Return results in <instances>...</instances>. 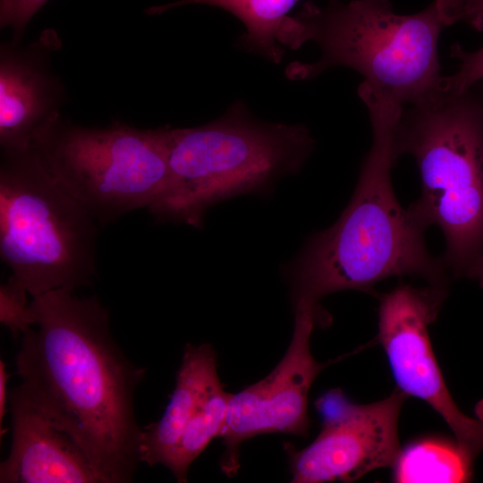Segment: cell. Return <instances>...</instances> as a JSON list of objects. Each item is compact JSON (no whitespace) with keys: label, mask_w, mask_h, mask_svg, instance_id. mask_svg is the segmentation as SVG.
I'll list each match as a JSON object with an SVG mask.
<instances>
[{"label":"cell","mask_w":483,"mask_h":483,"mask_svg":"<svg viewBox=\"0 0 483 483\" xmlns=\"http://www.w3.org/2000/svg\"><path fill=\"white\" fill-rule=\"evenodd\" d=\"M15 358L31 402L81 449L101 483H128L140 462L135 391L146 369L115 343L97 296L53 290L30 303Z\"/></svg>","instance_id":"1"},{"label":"cell","mask_w":483,"mask_h":483,"mask_svg":"<svg viewBox=\"0 0 483 483\" xmlns=\"http://www.w3.org/2000/svg\"><path fill=\"white\" fill-rule=\"evenodd\" d=\"M358 94L366 105L372 141L351 201L329 228L312 235L292 261L295 298L318 305L323 297L344 290L370 292L393 276H414L447 284L442 257L429 253L428 227L394 191L391 172L402 104L362 82ZM294 298V299H295Z\"/></svg>","instance_id":"2"},{"label":"cell","mask_w":483,"mask_h":483,"mask_svg":"<svg viewBox=\"0 0 483 483\" xmlns=\"http://www.w3.org/2000/svg\"><path fill=\"white\" fill-rule=\"evenodd\" d=\"M394 147L416 161L421 191L409 207L442 231L448 270L483 287V89L441 85L402 109Z\"/></svg>","instance_id":"3"},{"label":"cell","mask_w":483,"mask_h":483,"mask_svg":"<svg viewBox=\"0 0 483 483\" xmlns=\"http://www.w3.org/2000/svg\"><path fill=\"white\" fill-rule=\"evenodd\" d=\"M445 26L435 1L417 13L402 15L389 0H329L326 7L308 3L286 17L276 39L291 49L308 41L320 48L317 62L287 66L290 80H309L345 66L362 75L372 89L412 105L441 87L438 38Z\"/></svg>","instance_id":"4"},{"label":"cell","mask_w":483,"mask_h":483,"mask_svg":"<svg viewBox=\"0 0 483 483\" xmlns=\"http://www.w3.org/2000/svg\"><path fill=\"white\" fill-rule=\"evenodd\" d=\"M313 144L306 126L258 121L236 102L209 123L169 129L168 181L148 208L159 220L199 227L211 206L297 173Z\"/></svg>","instance_id":"5"},{"label":"cell","mask_w":483,"mask_h":483,"mask_svg":"<svg viewBox=\"0 0 483 483\" xmlns=\"http://www.w3.org/2000/svg\"><path fill=\"white\" fill-rule=\"evenodd\" d=\"M97 222L34 151L5 154L0 170V257L33 297L74 292L97 277Z\"/></svg>","instance_id":"6"},{"label":"cell","mask_w":483,"mask_h":483,"mask_svg":"<svg viewBox=\"0 0 483 483\" xmlns=\"http://www.w3.org/2000/svg\"><path fill=\"white\" fill-rule=\"evenodd\" d=\"M169 129L55 125L33 150L58 184L104 225L148 208L164 191Z\"/></svg>","instance_id":"7"},{"label":"cell","mask_w":483,"mask_h":483,"mask_svg":"<svg viewBox=\"0 0 483 483\" xmlns=\"http://www.w3.org/2000/svg\"><path fill=\"white\" fill-rule=\"evenodd\" d=\"M447 284H400L380 297L377 339L394 378L407 396L417 397L441 416L460 451L471 462L483 451V417L461 411L445 383L430 343L429 325L446 296Z\"/></svg>","instance_id":"8"},{"label":"cell","mask_w":483,"mask_h":483,"mask_svg":"<svg viewBox=\"0 0 483 483\" xmlns=\"http://www.w3.org/2000/svg\"><path fill=\"white\" fill-rule=\"evenodd\" d=\"M406 397L396 388L381 401L356 404L340 389L323 394L315 402L323 418L316 439L301 450L284 445L292 482H352L375 470L393 468L402 451L398 420Z\"/></svg>","instance_id":"9"},{"label":"cell","mask_w":483,"mask_h":483,"mask_svg":"<svg viewBox=\"0 0 483 483\" xmlns=\"http://www.w3.org/2000/svg\"><path fill=\"white\" fill-rule=\"evenodd\" d=\"M318 307L310 300L294 299V329L284 356L265 378L233 394L220 436L225 446L220 463L227 476L239 469V446L244 440L267 433L308 435L309 391L327 366L318 362L309 348Z\"/></svg>","instance_id":"10"},{"label":"cell","mask_w":483,"mask_h":483,"mask_svg":"<svg viewBox=\"0 0 483 483\" xmlns=\"http://www.w3.org/2000/svg\"><path fill=\"white\" fill-rule=\"evenodd\" d=\"M8 397L12 445L0 465L1 483H101L79 445L43 414L21 385Z\"/></svg>","instance_id":"11"},{"label":"cell","mask_w":483,"mask_h":483,"mask_svg":"<svg viewBox=\"0 0 483 483\" xmlns=\"http://www.w3.org/2000/svg\"><path fill=\"white\" fill-rule=\"evenodd\" d=\"M216 374V354L210 344L185 345L175 387L164 414L141 429L140 462L148 466L165 464L194 415L208 384Z\"/></svg>","instance_id":"12"},{"label":"cell","mask_w":483,"mask_h":483,"mask_svg":"<svg viewBox=\"0 0 483 483\" xmlns=\"http://www.w3.org/2000/svg\"><path fill=\"white\" fill-rule=\"evenodd\" d=\"M47 86L26 64L3 57L0 69V141L5 154L33 150L56 125L47 113Z\"/></svg>","instance_id":"13"},{"label":"cell","mask_w":483,"mask_h":483,"mask_svg":"<svg viewBox=\"0 0 483 483\" xmlns=\"http://www.w3.org/2000/svg\"><path fill=\"white\" fill-rule=\"evenodd\" d=\"M299 0H181L153 6L147 13L157 14L186 4H208L220 7L237 17L245 26L239 42L247 51L259 54L274 63L284 55L276 35L289 11Z\"/></svg>","instance_id":"14"},{"label":"cell","mask_w":483,"mask_h":483,"mask_svg":"<svg viewBox=\"0 0 483 483\" xmlns=\"http://www.w3.org/2000/svg\"><path fill=\"white\" fill-rule=\"evenodd\" d=\"M233 394L225 391L217 374L208 384L194 415L165 464L178 482L187 481L191 464L213 438L221 436Z\"/></svg>","instance_id":"15"},{"label":"cell","mask_w":483,"mask_h":483,"mask_svg":"<svg viewBox=\"0 0 483 483\" xmlns=\"http://www.w3.org/2000/svg\"><path fill=\"white\" fill-rule=\"evenodd\" d=\"M472 462L458 448L437 441L410 445L394 468L396 482H463L470 479Z\"/></svg>","instance_id":"16"},{"label":"cell","mask_w":483,"mask_h":483,"mask_svg":"<svg viewBox=\"0 0 483 483\" xmlns=\"http://www.w3.org/2000/svg\"><path fill=\"white\" fill-rule=\"evenodd\" d=\"M459 21L483 30V0H465ZM450 55L459 60V68L454 74L442 77L441 84L444 88L460 91L483 81V47L469 52L459 44H454Z\"/></svg>","instance_id":"17"},{"label":"cell","mask_w":483,"mask_h":483,"mask_svg":"<svg viewBox=\"0 0 483 483\" xmlns=\"http://www.w3.org/2000/svg\"><path fill=\"white\" fill-rule=\"evenodd\" d=\"M26 290L11 277L0 286V322L13 337L22 336L33 326L30 304L27 305Z\"/></svg>","instance_id":"18"},{"label":"cell","mask_w":483,"mask_h":483,"mask_svg":"<svg viewBox=\"0 0 483 483\" xmlns=\"http://www.w3.org/2000/svg\"><path fill=\"white\" fill-rule=\"evenodd\" d=\"M47 0H0L2 28L11 27L21 33L33 15Z\"/></svg>","instance_id":"19"},{"label":"cell","mask_w":483,"mask_h":483,"mask_svg":"<svg viewBox=\"0 0 483 483\" xmlns=\"http://www.w3.org/2000/svg\"><path fill=\"white\" fill-rule=\"evenodd\" d=\"M12 375L9 374L6 370V364L3 360H0V431L1 436L3 435V419L7 412V381Z\"/></svg>","instance_id":"20"}]
</instances>
